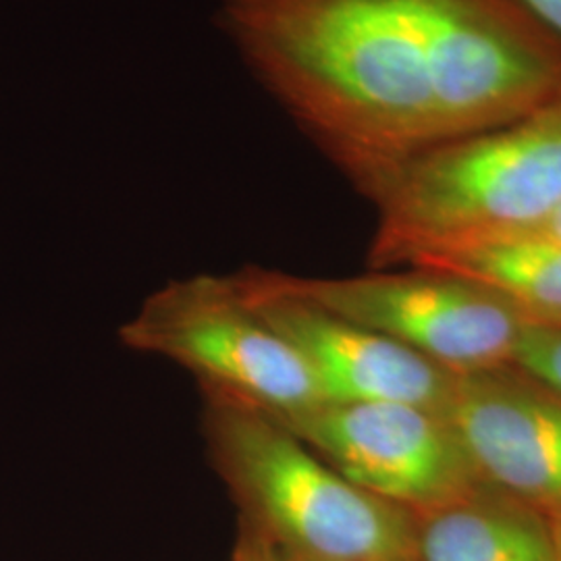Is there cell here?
I'll return each mask as SVG.
<instances>
[{
  "label": "cell",
  "instance_id": "cell-1",
  "mask_svg": "<svg viewBox=\"0 0 561 561\" xmlns=\"http://www.w3.org/2000/svg\"><path fill=\"white\" fill-rule=\"evenodd\" d=\"M243 65L352 181L561 99L520 0H217Z\"/></svg>",
  "mask_w": 561,
  "mask_h": 561
},
{
  "label": "cell",
  "instance_id": "cell-5",
  "mask_svg": "<svg viewBox=\"0 0 561 561\" xmlns=\"http://www.w3.org/2000/svg\"><path fill=\"white\" fill-rule=\"evenodd\" d=\"M285 291L400 341L449 373L514 364L528 324L518 308L472 280L424 268H382L354 277L273 271Z\"/></svg>",
  "mask_w": 561,
  "mask_h": 561
},
{
  "label": "cell",
  "instance_id": "cell-13",
  "mask_svg": "<svg viewBox=\"0 0 561 561\" xmlns=\"http://www.w3.org/2000/svg\"><path fill=\"white\" fill-rule=\"evenodd\" d=\"M233 561H279L271 549L259 541L256 537L248 535L245 530H241L240 542H238V549H236V558Z\"/></svg>",
  "mask_w": 561,
  "mask_h": 561
},
{
  "label": "cell",
  "instance_id": "cell-9",
  "mask_svg": "<svg viewBox=\"0 0 561 561\" xmlns=\"http://www.w3.org/2000/svg\"><path fill=\"white\" fill-rule=\"evenodd\" d=\"M416 561H561V553L547 514L481 484L416 516Z\"/></svg>",
  "mask_w": 561,
  "mask_h": 561
},
{
  "label": "cell",
  "instance_id": "cell-12",
  "mask_svg": "<svg viewBox=\"0 0 561 561\" xmlns=\"http://www.w3.org/2000/svg\"><path fill=\"white\" fill-rule=\"evenodd\" d=\"M526 11L561 42V0H520Z\"/></svg>",
  "mask_w": 561,
  "mask_h": 561
},
{
  "label": "cell",
  "instance_id": "cell-11",
  "mask_svg": "<svg viewBox=\"0 0 561 561\" xmlns=\"http://www.w3.org/2000/svg\"><path fill=\"white\" fill-rule=\"evenodd\" d=\"M514 364L561 393V324L528 322L522 331Z\"/></svg>",
  "mask_w": 561,
  "mask_h": 561
},
{
  "label": "cell",
  "instance_id": "cell-15",
  "mask_svg": "<svg viewBox=\"0 0 561 561\" xmlns=\"http://www.w3.org/2000/svg\"><path fill=\"white\" fill-rule=\"evenodd\" d=\"M549 520H551V526H553V533H556V539H558V545H560L561 553V510L549 514Z\"/></svg>",
  "mask_w": 561,
  "mask_h": 561
},
{
  "label": "cell",
  "instance_id": "cell-2",
  "mask_svg": "<svg viewBox=\"0 0 561 561\" xmlns=\"http://www.w3.org/2000/svg\"><path fill=\"white\" fill-rule=\"evenodd\" d=\"M377 210L373 271L422 250L537 229L561 210V99L354 183Z\"/></svg>",
  "mask_w": 561,
  "mask_h": 561
},
{
  "label": "cell",
  "instance_id": "cell-6",
  "mask_svg": "<svg viewBox=\"0 0 561 561\" xmlns=\"http://www.w3.org/2000/svg\"><path fill=\"white\" fill-rule=\"evenodd\" d=\"M277 421L347 481L414 516L484 484L451 422L424 408L324 401Z\"/></svg>",
  "mask_w": 561,
  "mask_h": 561
},
{
  "label": "cell",
  "instance_id": "cell-3",
  "mask_svg": "<svg viewBox=\"0 0 561 561\" xmlns=\"http://www.w3.org/2000/svg\"><path fill=\"white\" fill-rule=\"evenodd\" d=\"M204 398L208 460L248 535L279 561H416V516L364 491L283 422Z\"/></svg>",
  "mask_w": 561,
  "mask_h": 561
},
{
  "label": "cell",
  "instance_id": "cell-7",
  "mask_svg": "<svg viewBox=\"0 0 561 561\" xmlns=\"http://www.w3.org/2000/svg\"><path fill=\"white\" fill-rule=\"evenodd\" d=\"M233 279L262 319L296 347L324 400L408 403L445 416L456 373L285 291L268 268L245 266Z\"/></svg>",
  "mask_w": 561,
  "mask_h": 561
},
{
  "label": "cell",
  "instance_id": "cell-14",
  "mask_svg": "<svg viewBox=\"0 0 561 561\" xmlns=\"http://www.w3.org/2000/svg\"><path fill=\"white\" fill-rule=\"evenodd\" d=\"M528 231H542V233H549V236L560 238L561 240V210L560 213H556L549 221L542 222L541 227H537V229H528Z\"/></svg>",
  "mask_w": 561,
  "mask_h": 561
},
{
  "label": "cell",
  "instance_id": "cell-4",
  "mask_svg": "<svg viewBox=\"0 0 561 561\" xmlns=\"http://www.w3.org/2000/svg\"><path fill=\"white\" fill-rule=\"evenodd\" d=\"M125 347L187 370L202 396L238 401L273 419L324 403L296 347L245 300L233 275L162 285L119 329Z\"/></svg>",
  "mask_w": 561,
  "mask_h": 561
},
{
  "label": "cell",
  "instance_id": "cell-10",
  "mask_svg": "<svg viewBox=\"0 0 561 561\" xmlns=\"http://www.w3.org/2000/svg\"><path fill=\"white\" fill-rule=\"evenodd\" d=\"M401 268H424L472 280L518 308L528 322L561 324V240L514 231L451 241L419 252Z\"/></svg>",
  "mask_w": 561,
  "mask_h": 561
},
{
  "label": "cell",
  "instance_id": "cell-8",
  "mask_svg": "<svg viewBox=\"0 0 561 561\" xmlns=\"http://www.w3.org/2000/svg\"><path fill=\"white\" fill-rule=\"evenodd\" d=\"M481 481L561 510V393L516 364L458 375L445 412Z\"/></svg>",
  "mask_w": 561,
  "mask_h": 561
}]
</instances>
